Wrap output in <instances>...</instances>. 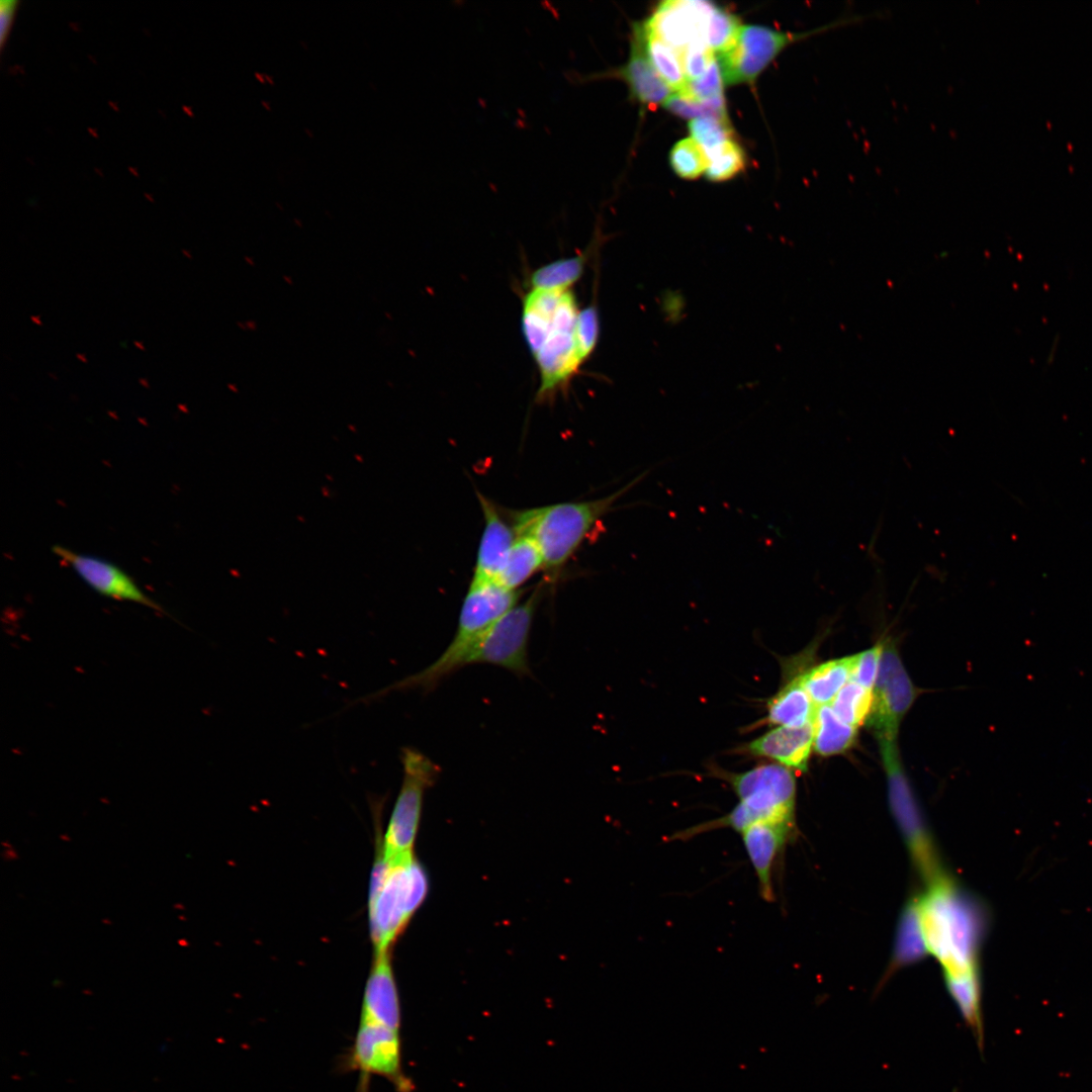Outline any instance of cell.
Returning a JSON list of instances; mask_svg holds the SVG:
<instances>
[{
	"label": "cell",
	"mask_w": 1092,
	"mask_h": 1092,
	"mask_svg": "<svg viewBox=\"0 0 1092 1092\" xmlns=\"http://www.w3.org/2000/svg\"><path fill=\"white\" fill-rule=\"evenodd\" d=\"M878 739L888 781L892 812L904 835L915 866L930 885L943 878L944 875L940 871L930 836L905 776L897 738Z\"/></svg>",
	"instance_id": "cell-9"
},
{
	"label": "cell",
	"mask_w": 1092,
	"mask_h": 1092,
	"mask_svg": "<svg viewBox=\"0 0 1092 1092\" xmlns=\"http://www.w3.org/2000/svg\"><path fill=\"white\" fill-rule=\"evenodd\" d=\"M648 474L644 471L609 495L581 502H564L531 509L506 511L518 535L531 537L544 559L546 581H554L614 505Z\"/></svg>",
	"instance_id": "cell-1"
},
{
	"label": "cell",
	"mask_w": 1092,
	"mask_h": 1092,
	"mask_svg": "<svg viewBox=\"0 0 1092 1092\" xmlns=\"http://www.w3.org/2000/svg\"><path fill=\"white\" fill-rule=\"evenodd\" d=\"M428 891L424 869L414 857L391 863L381 855L374 864L369 918L375 954L389 947L420 907Z\"/></svg>",
	"instance_id": "cell-4"
},
{
	"label": "cell",
	"mask_w": 1092,
	"mask_h": 1092,
	"mask_svg": "<svg viewBox=\"0 0 1092 1092\" xmlns=\"http://www.w3.org/2000/svg\"><path fill=\"white\" fill-rule=\"evenodd\" d=\"M680 57L687 81L701 78L716 59L714 52L704 41L690 43L680 51Z\"/></svg>",
	"instance_id": "cell-37"
},
{
	"label": "cell",
	"mask_w": 1092,
	"mask_h": 1092,
	"mask_svg": "<svg viewBox=\"0 0 1092 1092\" xmlns=\"http://www.w3.org/2000/svg\"><path fill=\"white\" fill-rule=\"evenodd\" d=\"M610 77L623 80L628 85L630 96L640 104L649 107L663 105L673 94V90L657 74L648 57L643 24L633 25L630 56L620 68L599 73L581 74L575 71L566 73L567 80L572 84H583Z\"/></svg>",
	"instance_id": "cell-13"
},
{
	"label": "cell",
	"mask_w": 1092,
	"mask_h": 1092,
	"mask_svg": "<svg viewBox=\"0 0 1092 1092\" xmlns=\"http://www.w3.org/2000/svg\"><path fill=\"white\" fill-rule=\"evenodd\" d=\"M578 312L573 293L564 291L553 316L552 329L534 356L541 374L537 393V400L541 402L550 400L564 388L581 365L574 337Z\"/></svg>",
	"instance_id": "cell-11"
},
{
	"label": "cell",
	"mask_w": 1092,
	"mask_h": 1092,
	"mask_svg": "<svg viewBox=\"0 0 1092 1092\" xmlns=\"http://www.w3.org/2000/svg\"><path fill=\"white\" fill-rule=\"evenodd\" d=\"M402 783L394 804L380 855L394 863L413 856L423 799L441 772L439 765L414 747L400 753Z\"/></svg>",
	"instance_id": "cell-7"
},
{
	"label": "cell",
	"mask_w": 1092,
	"mask_h": 1092,
	"mask_svg": "<svg viewBox=\"0 0 1092 1092\" xmlns=\"http://www.w3.org/2000/svg\"><path fill=\"white\" fill-rule=\"evenodd\" d=\"M723 83L721 68L715 59L701 78L687 81L686 85L675 93L692 100H710L723 96Z\"/></svg>",
	"instance_id": "cell-35"
},
{
	"label": "cell",
	"mask_w": 1092,
	"mask_h": 1092,
	"mask_svg": "<svg viewBox=\"0 0 1092 1092\" xmlns=\"http://www.w3.org/2000/svg\"><path fill=\"white\" fill-rule=\"evenodd\" d=\"M19 1L17 0H3L0 3V47L1 50L5 48V44L9 38L10 31L12 29L15 15L17 13Z\"/></svg>",
	"instance_id": "cell-39"
},
{
	"label": "cell",
	"mask_w": 1092,
	"mask_h": 1092,
	"mask_svg": "<svg viewBox=\"0 0 1092 1092\" xmlns=\"http://www.w3.org/2000/svg\"><path fill=\"white\" fill-rule=\"evenodd\" d=\"M742 26L735 15L715 6L707 29V42L714 54L720 55L732 49Z\"/></svg>",
	"instance_id": "cell-32"
},
{
	"label": "cell",
	"mask_w": 1092,
	"mask_h": 1092,
	"mask_svg": "<svg viewBox=\"0 0 1092 1092\" xmlns=\"http://www.w3.org/2000/svg\"><path fill=\"white\" fill-rule=\"evenodd\" d=\"M813 722L803 727L776 726L750 741L746 750L776 760L790 769L805 771L813 749Z\"/></svg>",
	"instance_id": "cell-19"
},
{
	"label": "cell",
	"mask_w": 1092,
	"mask_h": 1092,
	"mask_svg": "<svg viewBox=\"0 0 1092 1092\" xmlns=\"http://www.w3.org/2000/svg\"><path fill=\"white\" fill-rule=\"evenodd\" d=\"M813 749L823 756L844 752L852 745L856 737V727L841 721L830 705L817 707L813 719Z\"/></svg>",
	"instance_id": "cell-25"
},
{
	"label": "cell",
	"mask_w": 1092,
	"mask_h": 1092,
	"mask_svg": "<svg viewBox=\"0 0 1092 1092\" xmlns=\"http://www.w3.org/2000/svg\"><path fill=\"white\" fill-rule=\"evenodd\" d=\"M883 648L884 643H881L855 654V662L850 679L861 687L873 691L879 673Z\"/></svg>",
	"instance_id": "cell-38"
},
{
	"label": "cell",
	"mask_w": 1092,
	"mask_h": 1092,
	"mask_svg": "<svg viewBox=\"0 0 1092 1092\" xmlns=\"http://www.w3.org/2000/svg\"><path fill=\"white\" fill-rule=\"evenodd\" d=\"M929 953L926 942L919 900H913L905 908L900 919L894 951L896 966H905L921 960Z\"/></svg>",
	"instance_id": "cell-26"
},
{
	"label": "cell",
	"mask_w": 1092,
	"mask_h": 1092,
	"mask_svg": "<svg viewBox=\"0 0 1092 1092\" xmlns=\"http://www.w3.org/2000/svg\"><path fill=\"white\" fill-rule=\"evenodd\" d=\"M523 590H512L495 581H470L461 605L456 632L445 651L428 666L432 678L442 680L452 672L459 655L521 600Z\"/></svg>",
	"instance_id": "cell-8"
},
{
	"label": "cell",
	"mask_w": 1092,
	"mask_h": 1092,
	"mask_svg": "<svg viewBox=\"0 0 1092 1092\" xmlns=\"http://www.w3.org/2000/svg\"><path fill=\"white\" fill-rule=\"evenodd\" d=\"M545 582L537 584L527 599L520 601L477 637L459 656L456 669L471 664H491L520 676L530 674L528 643Z\"/></svg>",
	"instance_id": "cell-5"
},
{
	"label": "cell",
	"mask_w": 1092,
	"mask_h": 1092,
	"mask_svg": "<svg viewBox=\"0 0 1092 1092\" xmlns=\"http://www.w3.org/2000/svg\"><path fill=\"white\" fill-rule=\"evenodd\" d=\"M360 1020L400 1029V1002L388 952L375 954L364 989Z\"/></svg>",
	"instance_id": "cell-18"
},
{
	"label": "cell",
	"mask_w": 1092,
	"mask_h": 1092,
	"mask_svg": "<svg viewBox=\"0 0 1092 1092\" xmlns=\"http://www.w3.org/2000/svg\"><path fill=\"white\" fill-rule=\"evenodd\" d=\"M919 906L929 953L941 964L944 975L978 970L983 921L971 899L943 877L929 885Z\"/></svg>",
	"instance_id": "cell-2"
},
{
	"label": "cell",
	"mask_w": 1092,
	"mask_h": 1092,
	"mask_svg": "<svg viewBox=\"0 0 1092 1092\" xmlns=\"http://www.w3.org/2000/svg\"><path fill=\"white\" fill-rule=\"evenodd\" d=\"M722 777L733 789L738 804L720 818L675 833L672 840H688L723 828L740 834L747 827L762 821L795 824L796 780L792 769L779 763H767Z\"/></svg>",
	"instance_id": "cell-3"
},
{
	"label": "cell",
	"mask_w": 1092,
	"mask_h": 1092,
	"mask_svg": "<svg viewBox=\"0 0 1092 1092\" xmlns=\"http://www.w3.org/2000/svg\"><path fill=\"white\" fill-rule=\"evenodd\" d=\"M663 105L673 114L684 118H690V120L698 117H713L720 120H728L723 96L705 101H697L673 92Z\"/></svg>",
	"instance_id": "cell-33"
},
{
	"label": "cell",
	"mask_w": 1092,
	"mask_h": 1092,
	"mask_svg": "<svg viewBox=\"0 0 1092 1092\" xmlns=\"http://www.w3.org/2000/svg\"><path fill=\"white\" fill-rule=\"evenodd\" d=\"M949 995L976 1041L984 1045V1026L981 1009V986L978 970L944 975Z\"/></svg>",
	"instance_id": "cell-23"
},
{
	"label": "cell",
	"mask_w": 1092,
	"mask_h": 1092,
	"mask_svg": "<svg viewBox=\"0 0 1092 1092\" xmlns=\"http://www.w3.org/2000/svg\"><path fill=\"white\" fill-rule=\"evenodd\" d=\"M669 160L672 170L684 179L700 177L710 163L705 150L692 138L677 142L671 149Z\"/></svg>",
	"instance_id": "cell-30"
},
{
	"label": "cell",
	"mask_w": 1092,
	"mask_h": 1092,
	"mask_svg": "<svg viewBox=\"0 0 1092 1092\" xmlns=\"http://www.w3.org/2000/svg\"><path fill=\"white\" fill-rule=\"evenodd\" d=\"M564 291L532 289L525 296L522 328L533 356L539 352L552 329L553 316Z\"/></svg>",
	"instance_id": "cell-21"
},
{
	"label": "cell",
	"mask_w": 1092,
	"mask_h": 1092,
	"mask_svg": "<svg viewBox=\"0 0 1092 1092\" xmlns=\"http://www.w3.org/2000/svg\"><path fill=\"white\" fill-rule=\"evenodd\" d=\"M873 696L870 725L878 738H897L900 722L916 693L896 648L890 643L884 644Z\"/></svg>",
	"instance_id": "cell-12"
},
{
	"label": "cell",
	"mask_w": 1092,
	"mask_h": 1092,
	"mask_svg": "<svg viewBox=\"0 0 1092 1092\" xmlns=\"http://www.w3.org/2000/svg\"><path fill=\"white\" fill-rule=\"evenodd\" d=\"M483 516V530L477 548L472 581H496L518 533L495 504L477 492Z\"/></svg>",
	"instance_id": "cell-16"
},
{
	"label": "cell",
	"mask_w": 1092,
	"mask_h": 1092,
	"mask_svg": "<svg viewBox=\"0 0 1092 1092\" xmlns=\"http://www.w3.org/2000/svg\"><path fill=\"white\" fill-rule=\"evenodd\" d=\"M577 355L582 363L594 351L599 337V316L595 306L589 305L578 312L574 331Z\"/></svg>",
	"instance_id": "cell-36"
},
{
	"label": "cell",
	"mask_w": 1092,
	"mask_h": 1092,
	"mask_svg": "<svg viewBox=\"0 0 1092 1092\" xmlns=\"http://www.w3.org/2000/svg\"><path fill=\"white\" fill-rule=\"evenodd\" d=\"M689 130L705 152H710L724 143L731 141L732 128L728 120L713 117H698L690 120Z\"/></svg>",
	"instance_id": "cell-34"
},
{
	"label": "cell",
	"mask_w": 1092,
	"mask_h": 1092,
	"mask_svg": "<svg viewBox=\"0 0 1092 1092\" xmlns=\"http://www.w3.org/2000/svg\"><path fill=\"white\" fill-rule=\"evenodd\" d=\"M714 7L706 1H666L644 24L680 53L692 42H707L709 18Z\"/></svg>",
	"instance_id": "cell-15"
},
{
	"label": "cell",
	"mask_w": 1092,
	"mask_h": 1092,
	"mask_svg": "<svg viewBox=\"0 0 1092 1092\" xmlns=\"http://www.w3.org/2000/svg\"><path fill=\"white\" fill-rule=\"evenodd\" d=\"M795 824L779 821L755 823L740 835L748 859L754 870L760 897L775 900L772 874L776 860L793 834Z\"/></svg>",
	"instance_id": "cell-17"
},
{
	"label": "cell",
	"mask_w": 1092,
	"mask_h": 1092,
	"mask_svg": "<svg viewBox=\"0 0 1092 1092\" xmlns=\"http://www.w3.org/2000/svg\"><path fill=\"white\" fill-rule=\"evenodd\" d=\"M586 254L559 259L535 270L530 277L532 289L566 290L582 275Z\"/></svg>",
	"instance_id": "cell-28"
},
{
	"label": "cell",
	"mask_w": 1092,
	"mask_h": 1092,
	"mask_svg": "<svg viewBox=\"0 0 1092 1092\" xmlns=\"http://www.w3.org/2000/svg\"><path fill=\"white\" fill-rule=\"evenodd\" d=\"M873 699L872 690L850 679L838 692L830 707L841 721L857 728L869 718Z\"/></svg>",
	"instance_id": "cell-29"
},
{
	"label": "cell",
	"mask_w": 1092,
	"mask_h": 1092,
	"mask_svg": "<svg viewBox=\"0 0 1092 1092\" xmlns=\"http://www.w3.org/2000/svg\"><path fill=\"white\" fill-rule=\"evenodd\" d=\"M341 1067L359 1073L358 1092L368 1091L371 1076L384 1078L397 1092H411L412 1085L402 1071L399 1030L359 1020L354 1041Z\"/></svg>",
	"instance_id": "cell-10"
},
{
	"label": "cell",
	"mask_w": 1092,
	"mask_h": 1092,
	"mask_svg": "<svg viewBox=\"0 0 1092 1092\" xmlns=\"http://www.w3.org/2000/svg\"><path fill=\"white\" fill-rule=\"evenodd\" d=\"M52 551L99 595L163 612V608L145 594L132 577L118 565L97 556L72 551L61 545H55Z\"/></svg>",
	"instance_id": "cell-14"
},
{
	"label": "cell",
	"mask_w": 1092,
	"mask_h": 1092,
	"mask_svg": "<svg viewBox=\"0 0 1092 1092\" xmlns=\"http://www.w3.org/2000/svg\"><path fill=\"white\" fill-rule=\"evenodd\" d=\"M706 154L710 161L706 176L711 181L731 179L744 169V152L733 140Z\"/></svg>",
	"instance_id": "cell-31"
},
{
	"label": "cell",
	"mask_w": 1092,
	"mask_h": 1092,
	"mask_svg": "<svg viewBox=\"0 0 1092 1092\" xmlns=\"http://www.w3.org/2000/svg\"><path fill=\"white\" fill-rule=\"evenodd\" d=\"M816 709L799 674L768 700L766 721L776 726L803 727L813 722Z\"/></svg>",
	"instance_id": "cell-20"
},
{
	"label": "cell",
	"mask_w": 1092,
	"mask_h": 1092,
	"mask_svg": "<svg viewBox=\"0 0 1092 1092\" xmlns=\"http://www.w3.org/2000/svg\"><path fill=\"white\" fill-rule=\"evenodd\" d=\"M540 569H544V559L539 546L531 537L518 535L495 582L519 590Z\"/></svg>",
	"instance_id": "cell-24"
},
{
	"label": "cell",
	"mask_w": 1092,
	"mask_h": 1092,
	"mask_svg": "<svg viewBox=\"0 0 1092 1092\" xmlns=\"http://www.w3.org/2000/svg\"><path fill=\"white\" fill-rule=\"evenodd\" d=\"M873 16V12H845L823 25L801 32H784L761 25L742 26L734 47L718 55L717 61L723 81L726 84H752L768 64L791 43Z\"/></svg>",
	"instance_id": "cell-6"
},
{
	"label": "cell",
	"mask_w": 1092,
	"mask_h": 1092,
	"mask_svg": "<svg viewBox=\"0 0 1092 1092\" xmlns=\"http://www.w3.org/2000/svg\"><path fill=\"white\" fill-rule=\"evenodd\" d=\"M643 25L646 51L654 69L674 92L680 90L687 83L680 53Z\"/></svg>",
	"instance_id": "cell-27"
},
{
	"label": "cell",
	"mask_w": 1092,
	"mask_h": 1092,
	"mask_svg": "<svg viewBox=\"0 0 1092 1092\" xmlns=\"http://www.w3.org/2000/svg\"><path fill=\"white\" fill-rule=\"evenodd\" d=\"M855 654L817 664L800 673L802 684L816 707L831 704L850 680Z\"/></svg>",
	"instance_id": "cell-22"
}]
</instances>
